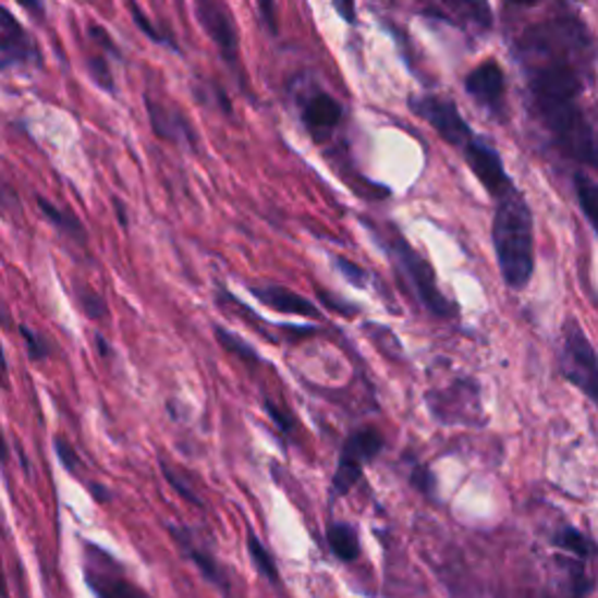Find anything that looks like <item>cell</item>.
<instances>
[{
    "instance_id": "74e56055",
    "label": "cell",
    "mask_w": 598,
    "mask_h": 598,
    "mask_svg": "<svg viewBox=\"0 0 598 598\" xmlns=\"http://www.w3.org/2000/svg\"><path fill=\"white\" fill-rule=\"evenodd\" d=\"M96 346H99V353L103 355V358H110V355H112V351H110L108 342H106V339H103V334H96Z\"/></svg>"
},
{
    "instance_id": "d6a6232c",
    "label": "cell",
    "mask_w": 598,
    "mask_h": 598,
    "mask_svg": "<svg viewBox=\"0 0 598 598\" xmlns=\"http://www.w3.org/2000/svg\"><path fill=\"white\" fill-rule=\"evenodd\" d=\"M332 5L337 8L339 17H342L349 26L358 24V12H355V0H332Z\"/></svg>"
},
{
    "instance_id": "7a4b0ae2",
    "label": "cell",
    "mask_w": 598,
    "mask_h": 598,
    "mask_svg": "<svg viewBox=\"0 0 598 598\" xmlns=\"http://www.w3.org/2000/svg\"><path fill=\"white\" fill-rule=\"evenodd\" d=\"M491 239L505 285L524 290L536 269V236H533V213L520 190L498 199Z\"/></svg>"
},
{
    "instance_id": "f546056e",
    "label": "cell",
    "mask_w": 598,
    "mask_h": 598,
    "mask_svg": "<svg viewBox=\"0 0 598 598\" xmlns=\"http://www.w3.org/2000/svg\"><path fill=\"white\" fill-rule=\"evenodd\" d=\"M54 451H57V459L61 461L63 471L71 473V475H77V467H80V459L75 454V449L69 440L63 438H54Z\"/></svg>"
},
{
    "instance_id": "1f68e13d",
    "label": "cell",
    "mask_w": 598,
    "mask_h": 598,
    "mask_svg": "<svg viewBox=\"0 0 598 598\" xmlns=\"http://www.w3.org/2000/svg\"><path fill=\"white\" fill-rule=\"evenodd\" d=\"M265 410H267L269 418H271L273 424H277V428H279L281 432H290V428H293V418H290V414L285 416V414H283L277 405H273V402H269V400H265Z\"/></svg>"
},
{
    "instance_id": "44dd1931",
    "label": "cell",
    "mask_w": 598,
    "mask_h": 598,
    "mask_svg": "<svg viewBox=\"0 0 598 598\" xmlns=\"http://www.w3.org/2000/svg\"><path fill=\"white\" fill-rule=\"evenodd\" d=\"M246 545H248V554H251V559H253L255 571L260 573V575L269 582V585L281 587L279 565H277V561H273V554H271L269 549L260 542V538H257L253 530L246 533Z\"/></svg>"
},
{
    "instance_id": "277c9868",
    "label": "cell",
    "mask_w": 598,
    "mask_h": 598,
    "mask_svg": "<svg viewBox=\"0 0 598 598\" xmlns=\"http://www.w3.org/2000/svg\"><path fill=\"white\" fill-rule=\"evenodd\" d=\"M381 246H386V251L391 253L395 265L400 267L402 273H405V279L412 283L416 297L422 300L426 309L432 316L447 318L451 314V306H449L447 297L442 295V290L438 285V277H435V271L428 265L426 257L418 255L402 236L383 241Z\"/></svg>"
},
{
    "instance_id": "603a6c76",
    "label": "cell",
    "mask_w": 598,
    "mask_h": 598,
    "mask_svg": "<svg viewBox=\"0 0 598 598\" xmlns=\"http://www.w3.org/2000/svg\"><path fill=\"white\" fill-rule=\"evenodd\" d=\"M213 332H216V339L220 342V346H222L224 351H228V353L236 355L239 361H244V363H248V365H257V363H260V355H257V351L246 342L244 337H239V334H234L232 330L222 328V326H216Z\"/></svg>"
},
{
    "instance_id": "52a82bcc",
    "label": "cell",
    "mask_w": 598,
    "mask_h": 598,
    "mask_svg": "<svg viewBox=\"0 0 598 598\" xmlns=\"http://www.w3.org/2000/svg\"><path fill=\"white\" fill-rule=\"evenodd\" d=\"M410 108L416 118L428 122L442 141L454 145L459 150H463L465 145L477 136L473 132V126L463 120L461 110L451 99H442V96H435V94L412 96Z\"/></svg>"
},
{
    "instance_id": "8d00e7d4",
    "label": "cell",
    "mask_w": 598,
    "mask_h": 598,
    "mask_svg": "<svg viewBox=\"0 0 598 598\" xmlns=\"http://www.w3.org/2000/svg\"><path fill=\"white\" fill-rule=\"evenodd\" d=\"M505 3L512 8H536L542 3V0H505Z\"/></svg>"
},
{
    "instance_id": "5bb4252c",
    "label": "cell",
    "mask_w": 598,
    "mask_h": 598,
    "mask_svg": "<svg viewBox=\"0 0 598 598\" xmlns=\"http://www.w3.org/2000/svg\"><path fill=\"white\" fill-rule=\"evenodd\" d=\"M251 295L279 314L320 318V312L309 300L295 293V290L283 288V285H251Z\"/></svg>"
},
{
    "instance_id": "9c48e42d",
    "label": "cell",
    "mask_w": 598,
    "mask_h": 598,
    "mask_svg": "<svg viewBox=\"0 0 598 598\" xmlns=\"http://www.w3.org/2000/svg\"><path fill=\"white\" fill-rule=\"evenodd\" d=\"M461 152L467 161V167H471L473 173L477 175V181L484 185V190H487L496 202L500 197H505L508 192L516 190L514 183H512V178L505 171L503 159H500L498 150L493 148L489 141L475 136Z\"/></svg>"
},
{
    "instance_id": "8fae6325",
    "label": "cell",
    "mask_w": 598,
    "mask_h": 598,
    "mask_svg": "<svg viewBox=\"0 0 598 598\" xmlns=\"http://www.w3.org/2000/svg\"><path fill=\"white\" fill-rule=\"evenodd\" d=\"M169 533L173 536L175 545L181 547V552L197 565V571L202 573V577L206 582H211L213 587H218L220 591L230 594V579H228V573H224L220 569V563L216 559V554L211 552V549L206 547V542L199 538V533L194 528H187V526H175L171 524L169 526Z\"/></svg>"
},
{
    "instance_id": "b9f144b4",
    "label": "cell",
    "mask_w": 598,
    "mask_h": 598,
    "mask_svg": "<svg viewBox=\"0 0 598 598\" xmlns=\"http://www.w3.org/2000/svg\"><path fill=\"white\" fill-rule=\"evenodd\" d=\"M8 589H5V579H3V571H0V596H5Z\"/></svg>"
},
{
    "instance_id": "83f0119b",
    "label": "cell",
    "mask_w": 598,
    "mask_h": 598,
    "mask_svg": "<svg viewBox=\"0 0 598 598\" xmlns=\"http://www.w3.org/2000/svg\"><path fill=\"white\" fill-rule=\"evenodd\" d=\"M20 332L24 337V344L28 349V358L30 361H45L47 355H50V344H47L45 337H40L38 332H34V330L26 328V326H22Z\"/></svg>"
},
{
    "instance_id": "6da1fadb",
    "label": "cell",
    "mask_w": 598,
    "mask_h": 598,
    "mask_svg": "<svg viewBox=\"0 0 598 598\" xmlns=\"http://www.w3.org/2000/svg\"><path fill=\"white\" fill-rule=\"evenodd\" d=\"M514 57L547 134L569 157L598 167V143L579 106L596 59L585 24L571 14L530 24L516 38Z\"/></svg>"
},
{
    "instance_id": "7c38bea8",
    "label": "cell",
    "mask_w": 598,
    "mask_h": 598,
    "mask_svg": "<svg viewBox=\"0 0 598 598\" xmlns=\"http://www.w3.org/2000/svg\"><path fill=\"white\" fill-rule=\"evenodd\" d=\"M342 120L344 108L332 94L314 89L302 99V122L316 141H320L322 136H330L334 129L342 124Z\"/></svg>"
},
{
    "instance_id": "d6986e66",
    "label": "cell",
    "mask_w": 598,
    "mask_h": 598,
    "mask_svg": "<svg viewBox=\"0 0 598 598\" xmlns=\"http://www.w3.org/2000/svg\"><path fill=\"white\" fill-rule=\"evenodd\" d=\"M554 545L561 547L565 554H571L573 559H579L585 563L598 557V545L573 526H561V530L554 536Z\"/></svg>"
},
{
    "instance_id": "484cf974",
    "label": "cell",
    "mask_w": 598,
    "mask_h": 598,
    "mask_svg": "<svg viewBox=\"0 0 598 598\" xmlns=\"http://www.w3.org/2000/svg\"><path fill=\"white\" fill-rule=\"evenodd\" d=\"M77 302L80 306H83V312L96 320V322H101V320H108L110 318V309H108V304L103 300L101 293H96L94 288L89 285H77Z\"/></svg>"
},
{
    "instance_id": "ffe728a7",
    "label": "cell",
    "mask_w": 598,
    "mask_h": 598,
    "mask_svg": "<svg viewBox=\"0 0 598 598\" xmlns=\"http://www.w3.org/2000/svg\"><path fill=\"white\" fill-rule=\"evenodd\" d=\"M38 208H40V213L47 220H50L61 234H66L69 239L77 241L80 246L87 244V232H85L83 224H80V220L71 211H61V208H57L52 202H47L42 197H38Z\"/></svg>"
},
{
    "instance_id": "d590c367",
    "label": "cell",
    "mask_w": 598,
    "mask_h": 598,
    "mask_svg": "<svg viewBox=\"0 0 598 598\" xmlns=\"http://www.w3.org/2000/svg\"><path fill=\"white\" fill-rule=\"evenodd\" d=\"M112 206H115V216H118V220H120V224H122V228L126 230L129 228V216H126V206L115 197V199H112Z\"/></svg>"
},
{
    "instance_id": "d4e9b609",
    "label": "cell",
    "mask_w": 598,
    "mask_h": 598,
    "mask_svg": "<svg viewBox=\"0 0 598 598\" xmlns=\"http://www.w3.org/2000/svg\"><path fill=\"white\" fill-rule=\"evenodd\" d=\"M85 66H87V73L89 77L94 80L96 87H101L103 91L108 94H115L118 87H115V75H112V69H110V61H108V54H91L85 59Z\"/></svg>"
},
{
    "instance_id": "ac0fdd59",
    "label": "cell",
    "mask_w": 598,
    "mask_h": 598,
    "mask_svg": "<svg viewBox=\"0 0 598 598\" xmlns=\"http://www.w3.org/2000/svg\"><path fill=\"white\" fill-rule=\"evenodd\" d=\"M328 542L332 554L339 561H355L361 557V540H358V530H355L346 522H334L328 526Z\"/></svg>"
},
{
    "instance_id": "9a60e30c",
    "label": "cell",
    "mask_w": 598,
    "mask_h": 598,
    "mask_svg": "<svg viewBox=\"0 0 598 598\" xmlns=\"http://www.w3.org/2000/svg\"><path fill=\"white\" fill-rule=\"evenodd\" d=\"M85 579L89 589L96 596L112 598V596H143L136 587L129 585V582L122 577V569L112 561L110 557L106 559V565H101V571H96L94 565H87L85 569Z\"/></svg>"
},
{
    "instance_id": "cb8c5ba5",
    "label": "cell",
    "mask_w": 598,
    "mask_h": 598,
    "mask_svg": "<svg viewBox=\"0 0 598 598\" xmlns=\"http://www.w3.org/2000/svg\"><path fill=\"white\" fill-rule=\"evenodd\" d=\"M161 473H164V477L173 487V491L181 496L185 503H190L194 508H204V500L199 498L197 487H194V481L185 473L178 471V467H171L167 461H161Z\"/></svg>"
},
{
    "instance_id": "836d02e7",
    "label": "cell",
    "mask_w": 598,
    "mask_h": 598,
    "mask_svg": "<svg viewBox=\"0 0 598 598\" xmlns=\"http://www.w3.org/2000/svg\"><path fill=\"white\" fill-rule=\"evenodd\" d=\"M14 3H17L20 8H24L36 22H45V17H47L45 0H14Z\"/></svg>"
},
{
    "instance_id": "60d3db41",
    "label": "cell",
    "mask_w": 598,
    "mask_h": 598,
    "mask_svg": "<svg viewBox=\"0 0 598 598\" xmlns=\"http://www.w3.org/2000/svg\"><path fill=\"white\" fill-rule=\"evenodd\" d=\"M0 322H3V326H10V314H8V309H5V306L3 304H0Z\"/></svg>"
},
{
    "instance_id": "e575fe53",
    "label": "cell",
    "mask_w": 598,
    "mask_h": 598,
    "mask_svg": "<svg viewBox=\"0 0 598 598\" xmlns=\"http://www.w3.org/2000/svg\"><path fill=\"white\" fill-rule=\"evenodd\" d=\"M89 493L99 500V503H110L112 500V493L108 491V487H103V484H96V481L89 484Z\"/></svg>"
},
{
    "instance_id": "f35d334b",
    "label": "cell",
    "mask_w": 598,
    "mask_h": 598,
    "mask_svg": "<svg viewBox=\"0 0 598 598\" xmlns=\"http://www.w3.org/2000/svg\"><path fill=\"white\" fill-rule=\"evenodd\" d=\"M8 461V442L3 438V430H0V465H5Z\"/></svg>"
},
{
    "instance_id": "e0dca14e",
    "label": "cell",
    "mask_w": 598,
    "mask_h": 598,
    "mask_svg": "<svg viewBox=\"0 0 598 598\" xmlns=\"http://www.w3.org/2000/svg\"><path fill=\"white\" fill-rule=\"evenodd\" d=\"M124 5H126V10H129V17H132V22L136 24V28L141 30V34H143L145 38H148V40L155 42V45H159V47H167V50H171V52H175V54H183L181 45H178V40L173 38L171 30L157 26V24L148 17V14H145V10L136 3V0H124Z\"/></svg>"
},
{
    "instance_id": "4316f807",
    "label": "cell",
    "mask_w": 598,
    "mask_h": 598,
    "mask_svg": "<svg viewBox=\"0 0 598 598\" xmlns=\"http://www.w3.org/2000/svg\"><path fill=\"white\" fill-rule=\"evenodd\" d=\"M87 34H89V40H91L96 47H99V50H101L103 54H108L110 59L122 61V50L115 45V40L110 38V34H108V30H106L103 26L91 24Z\"/></svg>"
},
{
    "instance_id": "ab89813d",
    "label": "cell",
    "mask_w": 598,
    "mask_h": 598,
    "mask_svg": "<svg viewBox=\"0 0 598 598\" xmlns=\"http://www.w3.org/2000/svg\"><path fill=\"white\" fill-rule=\"evenodd\" d=\"M5 371H8V361H5V353H3V344H0V379H3Z\"/></svg>"
},
{
    "instance_id": "2e32d148",
    "label": "cell",
    "mask_w": 598,
    "mask_h": 598,
    "mask_svg": "<svg viewBox=\"0 0 598 598\" xmlns=\"http://www.w3.org/2000/svg\"><path fill=\"white\" fill-rule=\"evenodd\" d=\"M451 22L475 30L491 28V12L484 0H438Z\"/></svg>"
},
{
    "instance_id": "8992f818",
    "label": "cell",
    "mask_w": 598,
    "mask_h": 598,
    "mask_svg": "<svg viewBox=\"0 0 598 598\" xmlns=\"http://www.w3.org/2000/svg\"><path fill=\"white\" fill-rule=\"evenodd\" d=\"M383 449V438L377 428H361L349 435L337 461V471L332 477V496H346L363 477V467L375 461Z\"/></svg>"
},
{
    "instance_id": "30bf717a",
    "label": "cell",
    "mask_w": 598,
    "mask_h": 598,
    "mask_svg": "<svg viewBox=\"0 0 598 598\" xmlns=\"http://www.w3.org/2000/svg\"><path fill=\"white\" fill-rule=\"evenodd\" d=\"M465 91L471 99L491 115L500 118L505 110V73L496 59L481 61L465 75Z\"/></svg>"
},
{
    "instance_id": "ba28073f",
    "label": "cell",
    "mask_w": 598,
    "mask_h": 598,
    "mask_svg": "<svg viewBox=\"0 0 598 598\" xmlns=\"http://www.w3.org/2000/svg\"><path fill=\"white\" fill-rule=\"evenodd\" d=\"M17 69H42V54L12 10L0 5V73Z\"/></svg>"
},
{
    "instance_id": "7402d4cb",
    "label": "cell",
    "mask_w": 598,
    "mask_h": 598,
    "mask_svg": "<svg viewBox=\"0 0 598 598\" xmlns=\"http://www.w3.org/2000/svg\"><path fill=\"white\" fill-rule=\"evenodd\" d=\"M575 194L582 213L591 222V228L598 232V183L587 173H577L575 175Z\"/></svg>"
},
{
    "instance_id": "4dcf8cb0",
    "label": "cell",
    "mask_w": 598,
    "mask_h": 598,
    "mask_svg": "<svg viewBox=\"0 0 598 598\" xmlns=\"http://www.w3.org/2000/svg\"><path fill=\"white\" fill-rule=\"evenodd\" d=\"M334 265L337 269L344 273L346 281L353 283L355 288H365L367 285V273L365 269H361L358 265H353L351 260H346V257H334Z\"/></svg>"
},
{
    "instance_id": "4fadbf2b",
    "label": "cell",
    "mask_w": 598,
    "mask_h": 598,
    "mask_svg": "<svg viewBox=\"0 0 598 598\" xmlns=\"http://www.w3.org/2000/svg\"><path fill=\"white\" fill-rule=\"evenodd\" d=\"M145 108H148L155 136L175 145H190L192 150L197 148V134H194V129L181 110L167 108L161 101H155L152 96H145Z\"/></svg>"
},
{
    "instance_id": "5b68a950",
    "label": "cell",
    "mask_w": 598,
    "mask_h": 598,
    "mask_svg": "<svg viewBox=\"0 0 598 598\" xmlns=\"http://www.w3.org/2000/svg\"><path fill=\"white\" fill-rule=\"evenodd\" d=\"M194 20L202 26L206 38L216 45L220 59L230 71L241 73V38L232 10L224 0H192Z\"/></svg>"
},
{
    "instance_id": "f1b7e54d",
    "label": "cell",
    "mask_w": 598,
    "mask_h": 598,
    "mask_svg": "<svg viewBox=\"0 0 598 598\" xmlns=\"http://www.w3.org/2000/svg\"><path fill=\"white\" fill-rule=\"evenodd\" d=\"M257 14H260V22L265 24L269 36H279V8L277 0H255Z\"/></svg>"
},
{
    "instance_id": "3957f363",
    "label": "cell",
    "mask_w": 598,
    "mask_h": 598,
    "mask_svg": "<svg viewBox=\"0 0 598 598\" xmlns=\"http://www.w3.org/2000/svg\"><path fill=\"white\" fill-rule=\"evenodd\" d=\"M561 375L598 410V353L575 320L563 328Z\"/></svg>"
}]
</instances>
